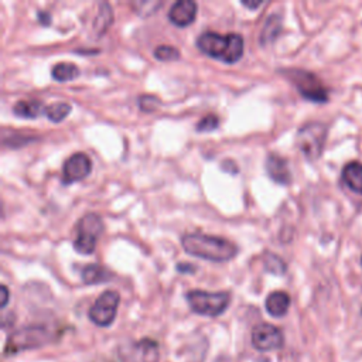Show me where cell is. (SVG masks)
<instances>
[{
  "label": "cell",
  "instance_id": "1",
  "mask_svg": "<svg viewBox=\"0 0 362 362\" xmlns=\"http://www.w3.org/2000/svg\"><path fill=\"white\" fill-rule=\"evenodd\" d=\"M181 245L188 255L211 262H228L238 253V247L233 242L201 232L182 235Z\"/></svg>",
  "mask_w": 362,
  "mask_h": 362
},
{
  "label": "cell",
  "instance_id": "2",
  "mask_svg": "<svg viewBox=\"0 0 362 362\" xmlns=\"http://www.w3.org/2000/svg\"><path fill=\"white\" fill-rule=\"evenodd\" d=\"M197 47L211 58L233 64L243 54V38L236 33L221 35L214 31H206L197 38Z\"/></svg>",
  "mask_w": 362,
  "mask_h": 362
},
{
  "label": "cell",
  "instance_id": "3",
  "mask_svg": "<svg viewBox=\"0 0 362 362\" xmlns=\"http://www.w3.org/2000/svg\"><path fill=\"white\" fill-rule=\"evenodd\" d=\"M57 334L51 328L45 325H28L24 328H20L18 331L13 332L4 348L6 355L18 354L21 351L33 349L44 346L45 344H49L55 339Z\"/></svg>",
  "mask_w": 362,
  "mask_h": 362
},
{
  "label": "cell",
  "instance_id": "4",
  "mask_svg": "<svg viewBox=\"0 0 362 362\" xmlns=\"http://www.w3.org/2000/svg\"><path fill=\"white\" fill-rule=\"evenodd\" d=\"M189 308L199 315L218 317L225 313L229 305L230 296L228 291H205L191 290L185 294Z\"/></svg>",
  "mask_w": 362,
  "mask_h": 362
},
{
  "label": "cell",
  "instance_id": "5",
  "mask_svg": "<svg viewBox=\"0 0 362 362\" xmlns=\"http://www.w3.org/2000/svg\"><path fill=\"white\" fill-rule=\"evenodd\" d=\"M327 140V126L320 122H311L301 126L297 132L296 143L300 151L311 161L317 160Z\"/></svg>",
  "mask_w": 362,
  "mask_h": 362
},
{
  "label": "cell",
  "instance_id": "6",
  "mask_svg": "<svg viewBox=\"0 0 362 362\" xmlns=\"http://www.w3.org/2000/svg\"><path fill=\"white\" fill-rule=\"evenodd\" d=\"M103 230V222L96 214L83 215L76 225L74 249L81 255H90L95 250L96 240Z\"/></svg>",
  "mask_w": 362,
  "mask_h": 362
},
{
  "label": "cell",
  "instance_id": "7",
  "mask_svg": "<svg viewBox=\"0 0 362 362\" xmlns=\"http://www.w3.org/2000/svg\"><path fill=\"white\" fill-rule=\"evenodd\" d=\"M284 75L293 82V85L305 99L317 103H322L328 99L327 88L313 72L304 69H288L284 71Z\"/></svg>",
  "mask_w": 362,
  "mask_h": 362
},
{
  "label": "cell",
  "instance_id": "8",
  "mask_svg": "<svg viewBox=\"0 0 362 362\" xmlns=\"http://www.w3.org/2000/svg\"><path fill=\"white\" fill-rule=\"evenodd\" d=\"M119 303H120V296L117 291L115 290L103 291L90 305L88 311L89 320L98 327H109L116 318Z\"/></svg>",
  "mask_w": 362,
  "mask_h": 362
},
{
  "label": "cell",
  "instance_id": "9",
  "mask_svg": "<svg viewBox=\"0 0 362 362\" xmlns=\"http://www.w3.org/2000/svg\"><path fill=\"white\" fill-rule=\"evenodd\" d=\"M284 337L280 328L273 324L262 322L252 329V345L257 351H273L281 348Z\"/></svg>",
  "mask_w": 362,
  "mask_h": 362
},
{
  "label": "cell",
  "instance_id": "10",
  "mask_svg": "<svg viewBox=\"0 0 362 362\" xmlns=\"http://www.w3.org/2000/svg\"><path fill=\"white\" fill-rule=\"evenodd\" d=\"M90 158L85 153H75L64 164L62 181L65 184L81 181L90 173Z\"/></svg>",
  "mask_w": 362,
  "mask_h": 362
},
{
  "label": "cell",
  "instance_id": "11",
  "mask_svg": "<svg viewBox=\"0 0 362 362\" xmlns=\"http://www.w3.org/2000/svg\"><path fill=\"white\" fill-rule=\"evenodd\" d=\"M197 16V3L192 0H178L168 11V20L177 27L189 25Z\"/></svg>",
  "mask_w": 362,
  "mask_h": 362
},
{
  "label": "cell",
  "instance_id": "12",
  "mask_svg": "<svg viewBox=\"0 0 362 362\" xmlns=\"http://www.w3.org/2000/svg\"><path fill=\"white\" fill-rule=\"evenodd\" d=\"M266 167V173L267 175L277 184H283L287 185L291 181V173L288 168V163L284 157L276 154V153H270L266 158L264 163Z\"/></svg>",
  "mask_w": 362,
  "mask_h": 362
},
{
  "label": "cell",
  "instance_id": "13",
  "mask_svg": "<svg viewBox=\"0 0 362 362\" xmlns=\"http://www.w3.org/2000/svg\"><path fill=\"white\" fill-rule=\"evenodd\" d=\"M290 296L286 293V291H281V290H277V291H273L267 296L266 298V303H264V307L267 310V313L272 315V317H283L288 308H290Z\"/></svg>",
  "mask_w": 362,
  "mask_h": 362
},
{
  "label": "cell",
  "instance_id": "14",
  "mask_svg": "<svg viewBox=\"0 0 362 362\" xmlns=\"http://www.w3.org/2000/svg\"><path fill=\"white\" fill-rule=\"evenodd\" d=\"M342 181L351 191L362 195V164L358 161L348 163L342 170Z\"/></svg>",
  "mask_w": 362,
  "mask_h": 362
},
{
  "label": "cell",
  "instance_id": "15",
  "mask_svg": "<svg viewBox=\"0 0 362 362\" xmlns=\"http://www.w3.org/2000/svg\"><path fill=\"white\" fill-rule=\"evenodd\" d=\"M45 106H42V103L40 100L31 99V100H18L14 106H13V113L18 117H24V119H34L38 117L41 113H44Z\"/></svg>",
  "mask_w": 362,
  "mask_h": 362
},
{
  "label": "cell",
  "instance_id": "16",
  "mask_svg": "<svg viewBox=\"0 0 362 362\" xmlns=\"http://www.w3.org/2000/svg\"><path fill=\"white\" fill-rule=\"evenodd\" d=\"M82 280L85 284H99L112 279V273L100 264H88L82 269Z\"/></svg>",
  "mask_w": 362,
  "mask_h": 362
},
{
  "label": "cell",
  "instance_id": "17",
  "mask_svg": "<svg viewBox=\"0 0 362 362\" xmlns=\"http://www.w3.org/2000/svg\"><path fill=\"white\" fill-rule=\"evenodd\" d=\"M280 30H281V18H280V16H279V14L270 16V17L267 18L264 27H263V31H262V34H260L259 41H260L263 45H266V44H269V42H273V41L276 40V37L279 35Z\"/></svg>",
  "mask_w": 362,
  "mask_h": 362
},
{
  "label": "cell",
  "instance_id": "18",
  "mask_svg": "<svg viewBox=\"0 0 362 362\" xmlns=\"http://www.w3.org/2000/svg\"><path fill=\"white\" fill-rule=\"evenodd\" d=\"M51 75L55 81L59 82L72 81L79 75V68L72 62H58L52 66Z\"/></svg>",
  "mask_w": 362,
  "mask_h": 362
},
{
  "label": "cell",
  "instance_id": "19",
  "mask_svg": "<svg viewBox=\"0 0 362 362\" xmlns=\"http://www.w3.org/2000/svg\"><path fill=\"white\" fill-rule=\"evenodd\" d=\"M71 112V105L66 102H54L45 106L44 115L51 120V122H62L68 113Z\"/></svg>",
  "mask_w": 362,
  "mask_h": 362
},
{
  "label": "cell",
  "instance_id": "20",
  "mask_svg": "<svg viewBox=\"0 0 362 362\" xmlns=\"http://www.w3.org/2000/svg\"><path fill=\"white\" fill-rule=\"evenodd\" d=\"M263 264H264V269L272 273V274H284L286 270H287V266L284 263V260L274 255V253H270V252H266L264 253V257H263Z\"/></svg>",
  "mask_w": 362,
  "mask_h": 362
},
{
  "label": "cell",
  "instance_id": "21",
  "mask_svg": "<svg viewBox=\"0 0 362 362\" xmlns=\"http://www.w3.org/2000/svg\"><path fill=\"white\" fill-rule=\"evenodd\" d=\"M112 23V10L109 7L107 3H102L100 4V10L98 13L96 17V23H95V30L98 34H102Z\"/></svg>",
  "mask_w": 362,
  "mask_h": 362
},
{
  "label": "cell",
  "instance_id": "22",
  "mask_svg": "<svg viewBox=\"0 0 362 362\" xmlns=\"http://www.w3.org/2000/svg\"><path fill=\"white\" fill-rule=\"evenodd\" d=\"M154 57L160 61H175L180 58V49L173 45H158L154 49Z\"/></svg>",
  "mask_w": 362,
  "mask_h": 362
},
{
  "label": "cell",
  "instance_id": "23",
  "mask_svg": "<svg viewBox=\"0 0 362 362\" xmlns=\"http://www.w3.org/2000/svg\"><path fill=\"white\" fill-rule=\"evenodd\" d=\"M139 106H140V109L143 112L150 113V112H154V110L158 109L160 100L156 96H153V95H141L139 98Z\"/></svg>",
  "mask_w": 362,
  "mask_h": 362
},
{
  "label": "cell",
  "instance_id": "24",
  "mask_svg": "<svg viewBox=\"0 0 362 362\" xmlns=\"http://www.w3.org/2000/svg\"><path fill=\"white\" fill-rule=\"evenodd\" d=\"M218 124H219V119L215 115H206L197 123V130L198 132H212L218 127Z\"/></svg>",
  "mask_w": 362,
  "mask_h": 362
},
{
  "label": "cell",
  "instance_id": "25",
  "mask_svg": "<svg viewBox=\"0 0 362 362\" xmlns=\"http://www.w3.org/2000/svg\"><path fill=\"white\" fill-rule=\"evenodd\" d=\"M38 20H40V23L44 24V25H49V23H51V14H49L48 11H40V13H38Z\"/></svg>",
  "mask_w": 362,
  "mask_h": 362
},
{
  "label": "cell",
  "instance_id": "26",
  "mask_svg": "<svg viewBox=\"0 0 362 362\" xmlns=\"http://www.w3.org/2000/svg\"><path fill=\"white\" fill-rule=\"evenodd\" d=\"M177 270H180V273H194L192 270H195V267L192 264H177Z\"/></svg>",
  "mask_w": 362,
  "mask_h": 362
},
{
  "label": "cell",
  "instance_id": "27",
  "mask_svg": "<svg viewBox=\"0 0 362 362\" xmlns=\"http://www.w3.org/2000/svg\"><path fill=\"white\" fill-rule=\"evenodd\" d=\"M1 296H3V298H1V307H6L7 305V301H8V290H7V287L3 284L1 286Z\"/></svg>",
  "mask_w": 362,
  "mask_h": 362
},
{
  "label": "cell",
  "instance_id": "28",
  "mask_svg": "<svg viewBox=\"0 0 362 362\" xmlns=\"http://www.w3.org/2000/svg\"><path fill=\"white\" fill-rule=\"evenodd\" d=\"M242 4L245 6V7H247V8H257V7H260V4H262V1H256V3H247V1H242Z\"/></svg>",
  "mask_w": 362,
  "mask_h": 362
},
{
  "label": "cell",
  "instance_id": "29",
  "mask_svg": "<svg viewBox=\"0 0 362 362\" xmlns=\"http://www.w3.org/2000/svg\"><path fill=\"white\" fill-rule=\"evenodd\" d=\"M361 264H362V256H361Z\"/></svg>",
  "mask_w": 362,
  "mask_h": 362
}]
</instances>
